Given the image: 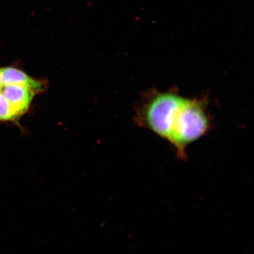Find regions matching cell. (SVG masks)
Returning a JSON list of instances; mask_svg holds the SVG:
<instances>
[{
    "label": "cell",
    "instance_id": "6da1fadb",
    "mask_svg": "<svg viewBox=\"0 0 254 254\" xmlns=\"http://www.w3.org/2000/svg\"><path fill=\"white\" fill-rule=\"evenodd\" d=\"M208 104V98L206 96L184 98L178 110L168 141L182 160L187 159V147L207 134L212 128Z\"/></svg>",
    "mask_w": 254,
    "mask_h": 254
},
{
    "label": "cell",
    "instance_id": "7a4b0ae2",
    "mask_svg": "<svg viewBox=\"0 0 254 254\" xmlns=\"http://www.w3.org/2000/svg\"><path fill=\"white\" fill-rule=\"evenodd\" d=\"M184 98L176 88L165 92L149 91L139 109V122L168 141L175 117Z\"/></svg>",
    "mask_w": 254,
    "mask_h": 254
},
{
    "label": "cell",
    "instance_id": "5b68a950",
    "mask_svg": "<svg viewBox=\"0 0 254 254\" xmlns=\"http://www.w3.org/2000/svg\"><path fill=\"white\" fill-rule=\"evenodd\" d=\"M20 118L8 101L0 93V122H15Z\"/></svg>",
    "mask_w": 254,
    "mask_h": 254
},
{
    "label": "cell",
    "instance_id": "277c9868",
    "mask_svg": "<svg viewBox=\"0 0 254 254\" xmlns=\"http://www.w3.org/2000/svg\"><path fill=\"white\" fill-rule=\"evenodd\" d=\"M6 84L25 85L42 91L46 87L43 81L30 77L21 69L11 66L0 67V85Z\"/></svg>",
    "mask_w": 254,
    "mask_h": 254
},
{
    "label": "cell",
    "instance_id": "3957f363",
    "mask_svg": "<svg viewBox=\"0 0 254 254\" xmlns=\"http://www.w3.org/2000/svg\"><path fill=\"white\" fill-rule=\"evenodd\" d=\"M42 92L39 89L25 85H0V93L20 117L27 112L35 95Z\"/></svg>",
    "mask_w": 254,
    "mask_h": 254
}]
</instances>
